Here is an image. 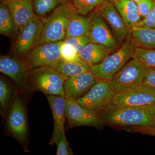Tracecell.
Segmentation results:
<instances>
[{
    "label": "cell",
    "mask_w": 155,
    "mask_h": 155,
    "mask_svg": "<svg viewBox=\"0 0 155 155\" xmlns=\"http://www.w3.org/2000/svg\"><path fill=\"white\" fill-rule=\"evenodd\" d=\"M130 38L136 47L155 49V29L135 26L131 30Z\"/></svg>",
    "instance_id": "21"
},
{
    "label": "cell",
    "mask_w": 155,
    "mask_h": 155,
    "mask_svg": "<svg viewBox=\"0 0 155 155\" xmlns=\"http://www.w3.org/2000/svg\"><path fill=\"white\" fill-rule=\"evenodd\" d=\"M112 51L103 45L90 42L81 51L78 56L81 60L91 66L101 62Z\"/></svg>",
    "instance_id": "19"
},
{
    "label": "cell",
    "mask_w": 155,
    "mask_h": 155,
    "mask_svg": "<svg viewBox=\"0 0 155 155\" xmlns=\"http://www.w3.org/2000/svg\"><path fill=\"white\" fill-rule=\"evenodd\" d=\"M136 48L131 39H128L116 52L108 55L99 64L91 66V72L100 79L111 80L133 58Z\"/></svg>",
    "instance_id": "4"
},
{
    "label": "cell",
    "mask_w": 155,
    "mask_h": 155,
    "mask_svg": "<svg viewBox=\"0 0 155 155\" xmlns=\"http://www.w3.org/2000/svg\"><path fill=\"white\" fill-rule=\"evenodd\" d=\"M64 41L67 44L72 46L78 54L86 45L91 42L89 39L86 36L68 38H65Z\"/></svg>",
    "instance_id": "29"
},
{
    "label": "cell",
    "mask_w": 155,
    "mask_h": 155,
    "mask_svg": "<svg viewBox=\"0 0 155 155\" xmlns=\"http://www.w3.org/2000/svg\"><path fill=\"white\" fill-rule=\"evenodd\" d=\"M66 0H33L35 14L43 18Z\"/></svg>",
    "instance_id": "25"
},
{
    "label": "cell",
    "mask_w": 155,
    "mask_h": 155,
    "mask_svg": "<svg viewBox=\"0 0 155 155\" xmlns=\"http://www.w3.org/2000/svg\"><path fill=\"white\" fill-rule=\"evenodd\" d=\"M43 26V18L35 15L19 31L12 48V54L21 58L38 45Z\"/></svg>",
    "instance_id": "8"
},
{
    "label": "cell",
    "mask_w": 155,
    "mask_h": 155,
    "mask_svg": "<svg viewBox=\"0 0 155 155\" xmlns=\"http://www.w3.org/2000/svg\"><path fill=\"white\" fill-rule=\"evenodd\" d=\"M63 41L37 45L20 59L29 71L42 67L55 69L62 60L60 48Z\"/></svg>",
    "instance_id": "6"
},
{
    "label": "cell",
    "mask_w": 155,
    "mask_h": 155,
    "mask_svg": "<svg viewBox=\"0 0 155 155\" xmlns=\"http://www.w3.org/2000/svg\"><path fill=\"white\" fill-rule=\"evenodd\" d=\"M111 104L134 106L155 105V90L142 86L115 95Z\"/></svg>",
    "instance_id": "14"
},
{
    "label": "cell",
    "mask_w": 155,
    "mask_h": 155,
    "mask_svg": "<svg viewBox=\"0 0 155 155\" xmlns=\"http://www.w3.org/2000/svg\"><path fill=\"white\" fill-rule=\"evenodd\" d=\"M127 129L134 132H139L143 134L155 136V127H128Z\"/></svg>",
    "instance_id": "34"
},
{
    "label": "cell",
    "mask_w": 155,
    "mask_h": 155,
    "mask_svg": "<svg viewBox=\"0 0 155 155\" xmlns=\"http://www.w3.org/2000/svg\"><path fill=\"white\" fill-rule=\"evenodd\" d=\"M112 2L130 31L143 19L134 2L130 0H113Z\"/></svg>",
    "instance_id": "18"
},
{
    "label": "cell",
    "mask_w": 155,
    "mask_h": 155,
    "mask_svg": "<svg viewBox=\"0 0 155 155\" xmlns=\"http://www.w3.org/2000/svg\"><path fill=\"white\" fill-rule=\"evenodd\" d=\"M147 69L140 61L131 58L110 80L115 94L126 92L141 86Z\"/></svg>",
    "instance_id": "5"
},
{
    "label": "cell",
    "mask_w": 155,
    "mask_h": 155,
    "mask_svg": "<svg viewBox=\"0 0 155 155\" xmlns=\"http://www.w3.org/2000/svg\"><path fill=\"white\" fill-rule=\"evenodd\" d=\"M90 26L89 17H85L78 12H75L69 19L65 38L73 37H87Z\"/></svg>",
    "instance_id": "20"
},
{
    "label": "cell",
    "mask_w": 155,
    "mask_h": 155,
    "mask_svg": "<svg viewBox=\"0 0 155 155\" xmlns=\"http://www.w3.org/2000/svg\"><path fill=\"white\" fill-rule=\"evenodd\" d=\"M62 60L67 61H75L81 60L78 54L70 45L67 44L64 40L60 48Z\"/></svg>",
    "instance_id": "28"
},
{
    "label": "cell",
    "mask_w": 155,
    "mask_h": 155,
    "mask_svg": "<svg viewBox=\"0 0 155 155\" xmlns=\"http://www.w3.org/2000/svg\"><path fill=\"white\" fill-rule=\"evenodd\" d=\"M136 26H141L155 29V4L150 12Z\"/></svg>",
    "instance_id": "32"
},
{
    "label": "cell",
    "mask_w": 155,
    "mask_h": 155,
    "mask_svg": "<svg viewBox=\"0 0 155 155\" xmlns=\"http://www.w3.org/2000/svg\"><path fill=\"white\" fill-rule=\"evenodd\" d=\"M57 146V155H72V149L69 147L65 134V130L62 131L56 143Z\"/></svg>",
    "instance_id": "30"
},
{
    "label": "cell",
    "mask_w": 155,
    "mask_h": 155,
    "mask_svg": "<svg viewBox=\"0 0 155 155\" xmlns=\"http://www.w3.org/2000/svg\"><path fill=\"white\" fill-rule=\"evenodd\" d=\"M65 78L53 67H38L29 70L28 91H40L46 95L65 97Z\"/></svg>",
    "instance_id": "3"
},
{
    "label": "cell",
    "mask_w": 155,
    "mask_h": 155,
    "mask_svg": "<svg viewBox=\"0 0 155 155\" xmlns=\"http://www.w3.org/2000/svg\"><path fill=\"white\" fill-rule=\"evenodd\" d=\"M46 96L54 119V130L50 142V145H53L56 144L62 131L64 130L66 99L65 97L61 96Z\"/></svg>",
    "instance_id": "17"
},
{
    "label": "cell",
    "mask_w": 155,
    "mask_h": 155,
    "mask_svg": "<svg viewBox=\"0 0 155 155\" xmlns=\"http://www.w3.org/2000/svg\"><path fill=\"white\" fill-rule=\"evenodd\" d=\"M153 1L154 2V3H155V0H153Z\"/></svg>",
    "instance_id": "38"
},
{
    "label": "cell",
    "mask_w": 155,
    "mask_h": 155,
    "mask_svg": "<svg viewBox=\"0 0 155 155\" xmlns=\"http://www.w3.org/2000/svg\"><path fill=\"white\" fill-rule=\"evenodd\" d=\"M75 7L77 12L81 15L86 16L91 11L104 0H69Z\"/></svg>",
    "instance_id": "27"
},
{
    "label": "cell",
    "mask_w": 155,
    "mask_h": 155,
    "mask_svg": "<svg viewBox=\"0 0 155 155\" xmlns=\"http://www.w3.org/2000/svg\"><path fill=\"white\" fill-rule=\"evenodd\" d=\"M148 127H155V115L154 116L152 122L151 123L150 126H148Z\"/></svg>",
    "instance_id": "35"
},
{
    "label": "cell",
    "mask_w": 155,
    "mask_h": 155,
    "mask_svg": "<svg viewBox=\"0 0 155 155\" xmlns=\"http://www.w3.org/2000/svg\"><path fill=\"white\" fill-rule=\"evenodd\" d=\"M15 21L8 8L3 3L0 4V33L11 36L16 32Z\"/></svg>",
    "instance_id": "24"
},
{
    "label": "cell",
    "mask_w": 155,
    "mask_h": 155,
    "mask_svg": "<svg viewBox=\"0 0 155 155\" xmlns=\"http://www.w3.org/2000/svg\"><path fill=\"white\" fill-rule=\"evenodd\" d=\"M66 99V115L68 120L67 128L83 125L100 128L104 125L97 111L87 110L70 98Z\"/></svg>",
    "instance_id": "10"
},
{
    "label": "cell",
    "mask_w": 155,
    "mask_h": 155,
    "mask_svg": "<svg viewBox=\"0 0 155 155\" xmlns=\"http://www.w3.org/2000/svg\"><path fill=\"white\" fill-rule=\"evenodd\" d=\"M136 4L140 15L144 18L152 11L155 3L153 0H140Z\"/></svg>",
    "instance_id": "31"
},
{
    "label": "cell",
    "mask_w": 155,
    "mask_h": 155,
    "mask_svg": "<svg viewBox=\"0 0 155 155\" xmlns=\"http://www.w3.org/2000/svg\"><path fill=\"white\" fill-rule=\"evenodd\" d=\"M132 58L140 61L147 68H155V49L136 47Z\"/></svg>",
    "instance_id": "26"
},
{
    "label": "cell",
    "mask_w": 155,
    "mask_h": 155,
    "mask_svg": "<svg viewBox=\"0 0 155 155\" xmlns=\"http://www.w3.org/2000/svg\"><path fill=\"white\" fill-rule=\"evenodd\" d=\"M0 71L11 78L19 89L28 91L29 70L20 58L14 56H1Z\"/></svg>",
    "instance_id": "13"
},
{
    "label": "cell",
    "mask_w": 155,
    "mask_h": 155,
    "mask_svg": "<svg viewBox=\"0 0 155 155\" xmlns=\"http://www.w3.org/2000/svg\"><path fill=\"white\" fill-rule=\"evenodd\" d=\"M16 91L8 81L2 76L0 78V109L3 116H7L15 97Z\"/></svg>",
    "instance_id": "23"
},
{
    "label": "cell",
    "mask_w": 155,
    "mask_h": 155,
    "mask_svg": "<svg viewBox=\"0 0 155 155\" xmlns=\"http://www.w3.org/2000/svg\"><path fill=\"white\" fill-rule=\"evenodd\" d=\"M115 95L110 80L100 79L84 96L75 101L87 110L98 111L110 104Z\"/></svg>",
    "instance_id": "9"
},
{
    "label": "cell",
    "mask_w": 155,
    "mask_h": 155,
    "mask_svg": "<svg viewBox=\"0 0 155 155\" xmlns=\"http://www.w3.org/2000/svg\"><path fill=\"white\" fill-rule=\"evenodd\" d=\"M88 17L90 26L87 37L91 42L103 45L112 50L116 49L118 42L104 18L95 10Z\"/></svg>",
    "instance_id": "12"
},
{
    "label": "cell",
    "mask_w": 155,
    "mask_h": 155,
    "mask_svg": "<svg viewBox=\"0 0 155 155\" xmlns=\"http://www.w3.org/2000/svg\"><path fill=\"white\" fill-rule=\"evenodd\" d=\"M105 1H109V2H113V0H105Z\"/></svg>",
    "instance_id": "37"
},
{
    "label": "cell",
    "mask_w": 155,
    "mask_h": 155,
    "mask_svg": "<svg viewBox=\"0 0 155 155\" xmlns=\"http://www.w3.org/2000/svg\"><path fill=\"white\" fill-rule=\"evenodd\" d=\"M94 10L105 20L118 43H122L130 38L131 31L112 2L104 0Z\"/></svg>",
    "instance_id": "11"
},
{
    "label": "cell",
    "mask_w": 155,
    "mask_h": 155,
    "mask_svg": "<svg viewBox=\"0 0 155 155\" xmlns=\"http://www.w3.org/2000/svg\"><path fill=\"white\" fill-rule=\"evenodd\" d=\"M76 12L72 3L66 0L47 17L42 18V29L38 45L64 40L69 19Z\"/></svg>",
    "instance_id": "2"
},
{
    "label": "cell",
    "mask_w": 155,
    "mask_h": 155,
    "mask_svg": "<svg viewBox=\"0 0 155 155\" xmlns=\"http://www.w3.org/2000/svg\"><path fill=\"white\" fill-rule=\"evenodd\" d=\"M130 1H132V2H134L135 3H137L138 2H139L140 0H130Z\"/></svg>",
    "instance_id": "36"
},
{
    "label": "cell",
    "mask_w": 155,
    "mask_h": 155,
    "mask_svg": "<svg viewBox=\"0 0 155 155\" xmlns=\"http://www.w3.org/2000/svg\"><path fill=\"white\" fill-rule=\"evenodd\" d=\"M7 117L9 132L22 145L25 151H28V130L25 102L19 94L15 97Z\"/></svg>",
    "instance_id": "7"
},
{
    "label": "cell",
    "mask_w": 155,
    "mask_h": 155,
    "mask_svg": "<svg viewBox=\"0 0 155 155\" xmlns=\"http://www.w3.org/2000/svg\"><path fill=\"white\" fill-rule=\"evenodd\" d=\"M104 125L113 127H148L155 115V105L134 106L110 104L97 111Z\"/></svg>",
    "instance_id": "1"
},
{
    "label": "cell",
    "mask_w": 155,
    "mask_h": 155,
    "mask_svg": "<svg viewBox=\"0 0 155 155\" xmlns=\"http://www.w3.org/2000/svg\"><path fill=\"white\" fill-rule=\"evenodd\" d=\"M7 6L13 16L16 25V31L35 16L33 0H1Z\"/></svg>",
    "instance_id": "16"
},
{
    "label": "cell",
    "mask_w": 155,
    "mask_h": 155,
    "mask_svg": "<svg viewBox=\"0 0 155 155\" xmlns=\"http://www.w3.org/2000/svg\"><path fill=\"white\" fill-rule=\"evenodd\" d=\"M142 85L155 90V68H147Z\"/></svg>",
    "instance_id": "33"
},
{
    "label": "cell",
    "mask_w": 155,
    "mask_h": 155,
    "mask_svg": "<svg viewBox=\"0 0 155 155\" xmlns=\"http://www.w3.org/2000/svg\"><path fill=\"white\" fill-rule=\"evenodd\" d=\"M90 67L89 64L81 60L75 61L62 60L55 69L66 80L68 78L90 72Z\"/></svg>",
    "instance_id": "22"
},
{
    "label": "cell",
    "mask_w": 155,
    "mask_h": 155,
    "mask_svg": "<svg viewBox=\"0 0 155 155\" xmlns=\"http://www.w3.org/2000/svg\"><path fill=\"white\" fill-rule=\"evenodd\" d=\"M100 80L91 71L68 78L64 82L65 97L79 99L84 96Z\"/></svg>",
    "instance_id": "15"
}]
</instances>
